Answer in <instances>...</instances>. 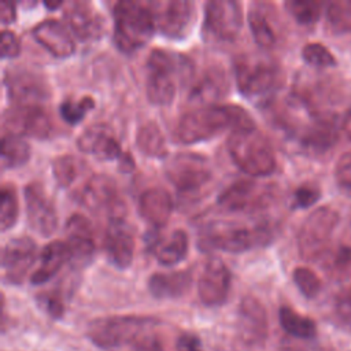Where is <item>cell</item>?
<instances>
[{
  "instance_id": "34",
  "label": "cell",
  "mask_w": 351,
  "mask_h": 351,
  "mask_svg": "<svg viewBox=\"0 0 351 351\" xmlns=\"http://www.w3.org/2000/svg\"><path fill=\"white\" fill-rule=\"evenodd\" d=\"M30 145L18 134H4L1 138L3 167H19L30 159Z\"/></svg>"
},
{
  "instance_id": "48",
  "label": "cell",
  "mask_w": 351,
  "mask_h": 351,
  "mask_svg": "<svg viewBox=\"0 0 351 351\" xmlns=\"http://www.w3.org/2000/svg\"><path fill=\"white\" fill-rule=\"evenodd\" d=\"M177 351H203L200 339L192 333H182L177 339Z\"/></svg>"
},
{
  "instance_id": "31",
  "label": "cell",
  "mask_w": 351,
  "mask_h": 351,
  "mask_svg": "<svg viewBox=\"0 0 351 351\" xmlns=\"http://www.w3.org/2000/svg\"><path fill=\"white\" fill-rule=\"evenodd\" d=\"M136 145L144 155L151 158H163L167 152L165 136L155 121H147L138 126Z\"/></svg>"
},
{
  "instance_id": "12",
  "label": "cell",
  "mask_w": 351,
  "mask_h": 351,
  "mask_svg": "<svg viewBox=\"0 0 351 351\" xmlns=\"http://www.w3.org/2000/svg\"><path fill=\"white\" fill-rule=\"evenodd\" d=\"M123 214V208H118L111 213L103 240L107 258L119 269L130 266L134 255V237Z\"/></svg>"
},
{
  "instance_id": "10",
  "label": "cell",
  "mask_w": 351,
  "mask_h": 351,
  "mask_svg": "<svg viewBox=\"0 0 351 351\" xmlns=\"http://www.w3.org/2000/svg\"><path fill=\"white\" fill-rule=\"evenodd\" d=\"M3 82L15 106H40L49 97V86L44 75L27 67L8 69Z\"/></svg>"
},
{
  "instance_id": "45",
  "label": "cell",
  "mask_w": 351,
  "mask_h": 351,
  "mask_svg": "<svg viewBox=\"0 0 351 351\" xmlns=\"http://www.w3.org/2000/svg\"><path fill=\"white\" fill-rule=\"evenodd\" d=\"M1 58L11 59L16 58L21 52V43L16 34L11 30H3L1 32Z\"/></svg>"
},
{
  "instance_id": "41",
  "label": "cell",
  "mask_w": 351,
  "mask_h": 351,
  "mask_svg": "<svg viewBox=\"0 0 351 351\" xmlns=\"http://www.w3.org/2000/svg\"><path fill=\"white\" fill-rule=\"evenodd\" d=\"M302 58L315 67H333L337 63L335 55L321 43H307L302 49Z\"/></svg>"
},
{
  "instance_id": "22",
  "label": "cell",
  "mask_w": 351,
  "mask_h": 351,
  "mask_svg": "<svg viewBox=\"0 0 351 351\" xmlns=\"http://www.w3.org/2000/svg\"><path fill=\"white\" fill-rule=\"evenodd\" d=\"M337 138L339 123L336 115L332 112L315 114L300 134L302 145L315 152H324L332 148Z\"/></svg>"
},
{
  "instance_id": "9",
  "label": "cell",
  "mask_w": 351,
  "mask_h": 351,
  "mask_svg": "<svg viewBox=\"0 0 351 351\" xmlns=\"http://www.w3.org/2000/svg\"><path fill=\"white\" fill-rule=\"evenodd\" d=\"M234 75L239 90L247 97L270 92L281 80L280 69L274 63L245 56L236 60Z\"/></svg>"
},
{
  "instance_id": "17",
  "label": "cell",
  "mask_w": 351,
  "mask_h": 351,
  "mask_svg": "<svg viewBox=\"0 0 351 351\" xmlns=\"http://www.w3.org/2000/svg\"><path fill=\"white\" fill-rule=\"evenodd\" d=\"M36 261V243L27 236L14 237L7 241L1 251V267L4 280L19 284L29 273Z\"/></svg>"
},
{
  "instance_id": "4",
  "label": "cell",
  "mask_w": 351,
  "mask_h": 351,
  "mask_svg": "<svg viewBox=\"0 0 351 351\" xmlns=\"http://www.w3.org/2000/svg\"><path fill=\"white\" fill-rule=\"evenodd\" d=\"M115 47L123 53H133L152 37L155 27L149 4L140 1H118L112 8Z\"/></svg>"
},
{
  "instance_id": "21",
  "label": "cell",
  "mask_w": 351,
  "mask_h": 351,
  "mask_svg": "<svg viewBox=\"0 0 351 351\" xmlns=\"http://www.w3.org/2000/svg\"><path fill=\"white\" fill-rule=\"evenodd\" d=\"M33 38L55 58H69L75 51V43L69 29L56 19L40 21L32 29Z\"/></svg>"
},
{
  "instance_id": "6",
  "label": "cell",
  "mask_w": 351,
  "mask_h": 351,
  "mask_svg": "<svg viewBox=\"0 0 351 351\" xmlns=\"http://www.w3.org/2000/svg\"><path fill=\"white\" fill-rule=\"evenodd\" d=\"M339 219V213L329 206L318 207L306 217L296 236L299 255L304 261H317L324 255Z\"/></svg>"
},
{
  "instance_id": "26",
  "label": "cell",
  "mask_w": 351,
  "mask_h": 351,
  "mask_svg": "<svg viewBox=\"0 0 351 351\" xmlns=\"http://www.w3.org/2000/svg\"><path fill=\"white\" fill-rule=\"evenodd\" d=\"M147 244L154 251L155 258L160 265L173 266L186 256L189 241L188 234L182 229H176L165 239L154 232Z\"/></svg>"
},
{
  "instance_id": "23",
  "label": "cell",
  "mask_w": 351,
  "mask_h": 351,
  "mask_svg": "<svg viewBox=\"0 0 351 351\" xmlns=\"http://www.w3.org/2000/svg\"><path fill=\"white\" fill-rule=\"evenodd\" d=\"M64 19L70 30L80 40L97 38L101 33V16L96 12L90 3L74 1L64 10Z\"/></svg>"
},
{
  "instance_id": "24",
  "label": "cell",
  "mask_w": 351,
  "mask_h": 351,
  "mask_svg": "<svg viewBox=\"0 0 351 351\" xmlns=\"http://www.w3.org/2000/svg\"><path fill=\"white\" fill-rule=\"evenodd\" d=\"M173 207L170 193L160 186L148 188L138 197V213L154 228L166 225L173 213Z\"/></svg>"
},
{
  "instance_id": "37",
  "label": "cell",
  "mask_w": 351,
  "mask_h": 351,
  "mask_svg": "<svg viewBox=\"0 0 351 351\" xmlns=\"http://www.w3.org/2000/svg\"><path fill=\"white\" fill-rule=\"evenodd\" d=\"M19 204L18 196L12 185L4 184L0 192V229L5 232L12 228L18 219Z\"/></svg>"
},
{
  "instance_id": "46",
  "label": "cell",
  "mask_w": 351,
  "mask_h": 351,
  "mask_svg": "<svg viewBox=\"0 0 351 351\" xmlns=\"http://www.w3.org/2000/svg\"><path fill=\"white\" fill-rule=\"evenodd\" d=\"M336 315L343 324L351 326V288L344 289L336 299L335 303Z\"/></svg>"
},
{
  "instance_id": "27",
  "label": "cell",
  "mask_w": 351,
  "mask_h": 351,
  "mask_svg": "<svg viewBox=\"0 0 351 351\" xmlns=\"http://www.w3.org/2000/svg\"><path fill=\"white\" fill-rule=\"evenodd\" d=\"M69 261L70 250L67 243L62 240L48 243L40 254V265L30 276V282L34 285H41L49 281Z\"/></svg>"
},
{
  "instance_id": "20",
  "label": "cell",
  "mask_w": 351,
  "mask_h": 351,
  "mask_svg": "<svg viewBox=\"0 0 351 351\" xmlns=\"http://www.w3.org/2000/svg\"><path fill=\"white\" fill-rule=\"evenodd\" d=\"M77 147L81 152L96 156L100 160L121 159L123 152L119 141L104 123H95L88 126L78 137Z\"/></svg>"
},
{
  "instance_id": "7",
  "label": "cell",
  "mask_w": 351,
  "mask_h": 351,
  "mask_svg": "<svg viewBox=\"0 0 351 351\" xmlns=\"http://www.w3.org/2000/svg\"><path fill=\"white\" fill-rule=\"evenodd\" d=\"M270 239L271 229L266 225L252 229L240 223L217 222L206 228L200 241L207 248L240 254L251 250L256 243L262 244Z\"/></svg>"
},
{
  "instance_id": "47",
  "label": "cell",
  "mask_w": 351,
  "mask_h": 351,
  "mask_svg": "<svg viewBox=\"0 0 351 351\" xmlns=\"http://www.w3.org/2000/svg\"><path fill=\"white\" fill-rule=\"evenodd\" d=\"M132 351H163V347L156 336L144 335L134 341Z\"/></svg>"
},
{
  "instance_id": "8",
  "label": "cell",
  "mask_w": 351,
  "mask_h": 351,
  "mask_svg": "<svg viewBox=\"0 0 351 351\" xmlns=\"http://www.w3.org/2000/svg\"><path fill=\"white\" fill-rule=\"evenodd\" d=\"M165 174L174 188L185 196L196 195L211 180L206 156L195 152H181L165 165Z\"/></svg>"
},
{
  "instance_id": "25",
  "label": "cell",
  "mask_w": 351,
  "mask_h": 351,
  "mask_svg": "<svg viewBox=\"0 0 351 351\" xmlns=\"http://www.w3.org/2000/svg\"><path fill=\"white\" fill-rule=\"evenodd\" d=\"M117 185L112 178L106 174H93L88 178L80 192V202L90 211L117 204Z\"/></svg>"
},
{
  "instance_id": "30",
  "label": "cell",
  "mask_w": 351,
  "mask_h": 351,
  "mask_svg": "<svg viewBox=\"0 0 351 351\" xmlns=\"http://www.w3.org/2000/svg\"><path fill=\"white\" fill-rule=\"evenodd\" d=\"M228 78L221 67L207 69L191 89V99L207 101L223 96L228 90Z\"/></svg>"
},
{
  "instance_id": "38",
  "label": "cell",
  "mask_w": 351,
  "mask_h": 351,
  "mask_svg": "<svg viewBox=\"0 0 351 351\" xmlns=\"http://www.w3.org/2000/svg\"><path fill=\"white\" fill-rule=\"evenodd\" d=\"M285 7L293 19L300 25L315 23L322 12V4L319 1L310 0H292L287 1Z\"/></svg>"
},
{
  "instance_id": "1",
  "label": "cell",
  "mask_w": 351,
  "mask_h": 351,
  "mask_svg": "<svg viewBox=\"0 0 351 351\" xmlns=\"http://www.w3.org/2000/svg\"><path fill=\"white\" fill-rule=\"evenodd\" d=\"M251 115L237 104H207L181 115L174 138L181 144H196L210 140L226 129L254 128Z\"/></svg>"
},
{
  "instance_id": "39",
  "label": "cell",
  "mask_w": 351,
  "mask_h": 351,
  "mask_svg": "<svg viewBox=\"0 0 351 351\" xmlns=\"http://www.w3.org/2000/svg\"><path fill=\"white\" fill-rule=\"evenodd\" d=\"M292 278L299 292L307 299H314L321 292V288H322L321 278L310 267H306V266L295 267L292 273Z\"/></svg>"
},
{
  "instance_id": "35",
  "label": "cell",
  "mask_w": 351,
  "mask_h": 351,
  "mask_svg": "<svg viewBox=\"0 0 351 351\" xmlns=\"http://www.w3.org/2000/svg\"><path fill=\"white\" fill-rule=\"evenodd\" d=\"M81 160L70 154H63L52 160L53 180L60 188H69L80 174Z\"/></svg>"
},
{
  "instance_id": "33",
  "label": "cell",
  "mask_w": 351,
  "mask_h": 351,
  "mask_svg": "<svg viewBox=\"0 0 351 351\" xmlns=\"http://www.w3.org/2000/svg\"><path fill=\"white\" fill-rule=\"evenodd\" d=\"M248 25L255 43L261 48L270 49L276 45V41H277L276 30L271 26L267 14L258 5H254V7L251 5L248 11Z\"/></svg>"
},
{
  "instance_id": "28",
  "label": "cell",
  "mask_w": 351,
  "mask_h": 351,
  "mask_svg": "<svg viewBox=\"0 0 351 351\" xmlns=\"http://www.w3.org/2000/svg\"><path fill=\"white\" fill-rule=\"evenodd\" d=\"M192 285L189 270L154 273L148 280V289L156 299H176L182 296Z\"/></svg>"
},
{
  "instance_id": "36",
  "label": "cell",
  "mask_w": 351,
  "mask_h": 351,
  "mask_svg": "<svg viewBox=\"0 0 351 351\" xmlns=\"http://www.w3.org/2000/svg\"><path fill=\"white\" fill-rule=\"evenodd\" d=\"M326 26L333 34H343L351 30V3L332 1L325 11Z\"/></svg>"
},
{
  "instance_id": "13",
  "label": "cell",
  "mask_w": 351,
  "mask_h": 351,
  "mask_svg": "<svg viewBox=\"0 0 351 351\" xmlns=\"http://www.w3.org/2000/svg\"><path fill=\"white\" fill-rule=\"evenodd\" d=\"M3 126L12 134H25L34 138H48L52 122L41 106H14L3 112Z\"/></svg>"
},
{
  "instance_id": "2",
  "label": "cell",
  "mask_w": 351,
  "mask_h": 351,
  "mask_svg": "<svg viewBox=\"0 0 351 351\" xmlns=\"http://www.w3.org/2000/svg\"><path fill=\"white\" fill-rule=\"evenodd\" d=\"M145 69V93L149 103L167 106L176 96V77H191L193 66L184 55L155 48L148 55Z\"/></svg>"
},
{
  "instance_id": "16",
  "label": "cell",
  "mask_w": 351,
  "mask_h": 351,
  "mask_svg": "<svg viewBox=\"0 0 351 351\" xmlns=\"http://www.w3.org/2000/svg\"><path fill=\"white\" fill-rule=\"evenodd\" d=\"M232 284V274L228 266L218 258L206 262L197 281L200 302L208 307H217L226 302Z\"/></svg>"
},
{
  "instance_id": "14",
  "label": "cell",
  "mask_w": 351,
  "mask_h": 351,
  "mask_svg": "<svg viewBox=\"0 0 351 351\" xmlns=\"http://www.w3.org/2000/svg\"><path fill=\"white\" fill-rule=\"evenodd\" d=\"M23 196L29 226L41 236H51L58 226V213L45 188L40 182H29Z\"/></svg>"
},
{
  "instance_id": "51",
  "label": "cell",
  "mask_w": 351,
  "mask_h": 351,
  "mask_svg": "<svg viewBox=\"0 0 351 351\" xmlns=\"http://www.w3.org/2000/svg\"><path fill=\"white\" fill-rule=\"evenodd\" d=\"M341 129L346 133L347 138L351 141V107L348 108V111L344 115V119L341 122Z\"/></svg>"
},
{
  "instance_id": "3",
  "label": "cell",
  "mask_w": 351,
  "mask_h": 351,
  "mask_svg": "<svg viewBox=\"0 0 351 351\" xmlns=\"http://www.w3.org/2000/svg\"><path fill=\"white\" fill-rule=\"evenodd\" d=\"M226 148L232 162L248 176L266 177L277 167L269 140L255 126L233 130L228 137Z\"/></svg>"
},
{
  "instance_id": "29",
  "label": "cell",
  "mask_w": 351,
  "mask_h": 351,
  "mask_svg": "<svg viewBox=\"0 0 351 351\" xmlns=\"http://www.w3.org/2000/svg\"><path fill=\"white\" fill-rule=\"evenodd\" d=\"M256 185L250 180H239L223 189L218 196V206L229 213L244 211L256 200Z\"/></svg>"
},
{
  "instance_id": "11",
  "label": "cell",
  "mask_w": 351,
  "mask_h": 351,
  "mask_svg": "<svg viewBox=\"0 0 351 351\" xmlns=\"http://www.w3.org/2000/svg\"><path fill=\"white\" fill-rule=\"evenodd\" d=\"M243 26L240 3L234 0H211L204 5V32L218 41H233Z\"/></svg>"
},
{
  "instance_id": "44",
  "label": "cell",
  "mask_w": 351,
  "mask_h": 351,
  "mask_svg": "<svg viewBox=\"0 0 351 351\" xmlns=\"http://www.w3.org/2000/svg\"><path fill=\"white\" fill-rule=\"evenodd\" d=\"M335 181L340 192L351 199V159L341 158L335 169Z\"/></svg>"
},
{
  "instance_id": "42",
  "label": "cell",
  "mask_w": 351,
  "mask_h": 351,
  "mask_svg": "<svg viewBox=\"0 0 351 351\" xmlns=\"http://www.w3.org/2000/svg\"><path fill=\"white\" fill-rule=\"evenodd\" d=\"M321 197V189L314 184H303L293 193V207L308 208Z\"/></svg>"
},
{
  "instance_id": "49",
  "label": "cell",
  "mask_w": 351,
  "mask_h": 351,
  "mask_svg": "<svg viewBox=\"0 0 351 351\" xmlns=\"http://www.w3.org/2000/svg\"><path fill=\"white\" fill-rule=\"evenodd\" d=\"M16 18V7L15 3L11 1H3L0 8V21L3 25L12 23Z\"/></svg>"
},
{
  "instance_id": "18",
  "label": "cell",
  "mask_w": 351,
  "mask_h": 351,
  "mask_svg": "<svg viewBox=\"0 0 351 351\" xmlns=\"http://www.w3.org/2000/svg\"><path fill=\"white\" fill-rule=\"evenodd\" d=\"M267 315L265 307L254 296H245L237 311V333L243 344L261 347L267 337Z\"/></svg>"
},
{
  "instance_id": "43",
  "label": "cell",
  "mask_w": 351,
  "mask_h": 351,
  "mask_svg": "<svg viewBox=\"0 0 351 351\" xmlns=\"http://www.w3.org/2000/svg\"><path fill=\"white\" fill-rule=\"evenodd\" d=\"M38 306L52 318H60L64 311V304L59 293L55 291L52 292H43L37 295Z\"/></svg>"
},
{
  "instance_id": "15",
  "label": "cell",
  "mask_w": 351,
  "mask_h": 351,
  "mask_svg": "<svg viewBox=\"0 0 351 351\" xmlns=\"http://www.w3.org/2000/svg\"><path fill=\"white\" fill-rule=\"evenodd\" d=\"M155 27L170 38L185 34L193 15V3L188 0H160L149 3Z\"/></svg>"
},
{
  "instance_id": "50",
  "label": "cell",
  "mask_w": 351,
  "mask_h": 351,
  "mask_svg": "<svg viewBox=\"0 0 351 351\" xmlns=\"http://www.w3.org/2000/svg\"><path fill=\"white\" fill-rule=\"evenodd\" d=\"M133 167H134L133 158L129 155V152H125L122 155V158L119 159V169L123 171H130V170H133Z\"/></svg>"
},
{
  "instance_id": "19",
  "label": "cell",
  "mask_w": 351,
  "mask_h": 351,
  "mask_svg": "<svg viewBox=\"0 0 351 351\" xmlns=\"http://www.w3.org/2000/svg\"><path fill=\"white\" fill-rule=\"evenodd\" d=\"M67 245L70 250V262L77 267L85 266L95 254L93 229L88 218L82 214H71L64 226Z\"/></svg>"
},
{
  "instance_id": "32",
  "label": "cell",
  "mask_w": 351,
  "mask_h": 351,
  "mask_svg": "<svg viewBox=\"0 0 351 351\" xmlns=\"http://www.w3.org/2000/svg\"><path fill=\"white\" fill-rule=\"evenodd\" d=\"M278 319L282 329L293 337L308 340V339H314L317 335L315 322L311 318L299 314L298 311H295L288 306H282L280 308Z\"/></svg>"
},
{
  "instance_id": "40",
  "label": "cell",
  "mask_w": 351,
  "mask_h": 351,
  "mask_svg": "<svg viewBox=\"0 0 351 351\" xmlns=\"http://www.w3.org/2000/svg\"><path fill=\"white\" fill-rule=\"evenodd\" d=\"M93 106H95V101L90 96H84L78 101L64 100L59 106V114L63 118V121H66L70 125H75V123L81 122L85 118L86 112Z\"/></svg>"
},
{
  "instance_id": "52",
  "label": "cell",
  "mask_w": 351,
  "mask_h": 351,
  "mask_svg": "<svg viewBox=\"0 0 351 351\" xmlns=\"http://www.w3.org/2000/svg\"><path fill=\"white\" fill-rule=\"evenodd\" d=\"M44 5L47 7V8H49V10H56V8H59V7H62L63 5V1H45L44 3Z\"/></svg>"
},
{
  "instance_id": "5",
  "label": "cell",
  "mask_w": 351,
  "mask_h": 351,
  "mask_svg": "<svg viewBox=\"0 0 351 351\" xmlns=\"http://www.w3.org/2000/svg\"><path fill=\"white\" fill-rule=\"evenodd\" d=\"M158 325L154 317L143 315H111L96 318L88 325L89 340L100 348H117L136 341L151 328Z\"/></svg>"
}]
</instances>
